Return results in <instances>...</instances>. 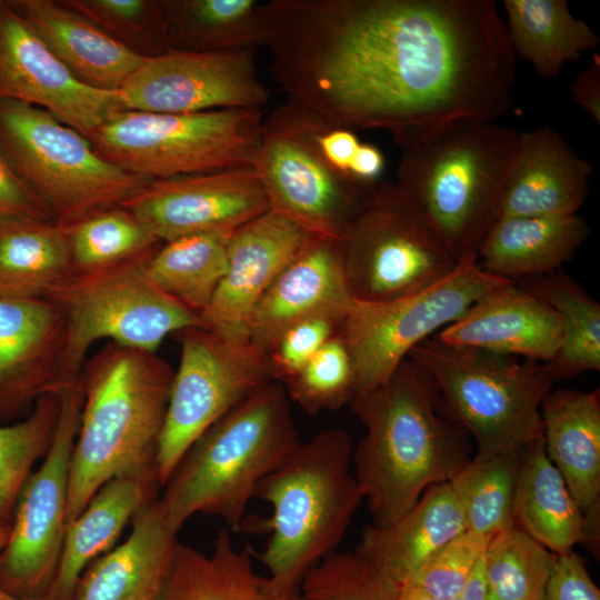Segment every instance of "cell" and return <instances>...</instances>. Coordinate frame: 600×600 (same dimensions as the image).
Masks as SVG:
<instances>
[{
	"mask_svg": "<svg viewBox=\"0 0 600 600\" xmlns=\"http://www.w3.org/2000/svg\"><path fill=\"white\" fill-rule=\"evenodd\" d=\"M142 58L168 52L161 0H58Z\"/></svg>",
	"mask_w": 600,
	"mask_h": 600,
	"instance_id": "obj_41",
	"label": "cell"
},
{
	"mask_svg": "<svg viewBox=\"0 0 600 600\" xmlns=\"http://www.w3.org/2000/svg\"><path fill=\"white\" fill-rule=\"evenodd\" d=\"M351 301L340 241L312 237L257 304L249 341L269 353L289 328L303 320L327 317L341 321Z\"/></svg>",
	"mask_w": 600,
	"mask_h": 600,
	"instance_id": "obj_21",
	"label": "cell"
},
{
	"mask_svg": "<svg viewBox=\"0 0 600 600\" xmlns=\"http://www.w3.org/2000/svg\"><path fill=\"white\" fill-rule=\"evenodd\" d=\"M556 558L516 528L498 532L483 552L489 600H542Z\"/></svg>",
	"mask_w": 600,
	"mask_h": 600,
	"instance_id": "obj_38",
	"label": "cell"
},
{
	"mask_svg": "<svg viewBox=\"0 0 600 600\" xmlns=\"http://www.w3.org/2000/svg\"><path fill=\"white\" fill-rule=\"evenodd\" d=\"M286 102L331 126L380 129L402 149L513 104L517 57L494 0L263 2Z\"/></svg>",
	"mask_w": 600,
	"mask_h": 600,
	"instance_id": "obj_1",
	"label": "cell"
},
{
	"mask_svg": "<svg viewBox=\"0 0 600 600\" xmlns=\"http://www.w3.org/2000/svg\"><path fill=\"white\" fill-rule=\"evenodd\" d=\"M339 320L320 317L289 328L269 351L273 380L281 384L292 379L336 333Z\"/></svg>",
	"mask_w": 600,
	"mask_h": 600,
	"instance_id": "obj_45",
	"label": "cell"
},
{
	"mask_svg": "<svg viewBox=\"0 0 600 600\" xmlns=\"http://www.w3.org/2000/svg\"><path fill=\"white\" fill-rule=\"evenodd\" d=\"M348 406L366 429L351 462L376 528L397 521L427 488L450 481L474 456L470 433L428 372L409 358Z\"/></svg>",
	"mask_w": 600,
	"mask_h": 600,
	"instance_id": "obj_2",
	"label": "cell"
},
{
	"mask_svg": "<svg viewBox=\"0 0 600 600\" xmlns=\"http://www.w3.org/2000/svg\"><path fill=\"white\" fill-rule=\"evenodd\" d=\"M173 376L157 352L114 342L87 359L80 376L83 400L70 463L68 522L111 478L157 468Z\"/></svg>",
	"mask_w": 600,
	"mask_h": 600,
	"instance_id": "obj_3",
	"label": "cell"
},
{
	"mask_svg": "<svg viewBox=\"0 0 600 600\" xmlns=\"http://www.w3.org/2000/svg\"><path fill=\"white\" fill-rule=\"evenodd\" d=\"M394 589L396 600H437L411 583Z\"/></svg>",
	"mask_w": 600,
	"mask_h": 600,
	"instance_id": "obj_51",
	"label": "cell"
},
{
	"mask_svg": "<svg viewBox=\"0 0 600 600\" xmlns=\"http://www.w3.org/2000/svg\"><path fill=\"white\" fill-rule=\"evenodd\" d=\"M11 219L53 221L48 209L0 150V222Z\"/></svg>",
	"mask_w": 600,
	"mask_h": 600,
	"instance_id": "obj_46",
	"label": "cell"
},
{
	"mask_svg": "<svg viewBox=\"0 0 600 600\" xmlns=\"http://www.w3.org/2000/svg\"><path fill=\"white\" fill-rule=\"evenodd\" d=\"M118 92L124 110L173 114L261 110L269 99L251 50H169L144 58Z\"/></svg>",
	"mask_w": 600,
	"mask_h": 600,
	"instance_id": "obj_16",
	"label": "cell"
},
{
	"mask_svg": "<svg viewBox=\"0 0 600 600\" xmlns=\"http://www.w3.org/2000/svg\"><path fill=\"white\" fill-rule=\"evenodd\" d=\"M284 387L271 381L221 417L180 458L158 501L176 531L194 514L240 531L259 483L300 443Z\"/></svg>",
	"mask_w": 600,
	"mask_h": 600,
	"instance_id": "obj_4",
	"label": "cell"
},
{
	"mask_svg": "<svg viewBox=\"0 0 600 600\" xmlns=\"http://www.w3.org/2000/svg\"><path fill=\"white\" fill-rule=\"evenodd\" d=\"M488 541L466 530L432 554L408 583L437 600H452L467 583Z\"/></svg>",
	"mask_w": 600,
	"mask_h": 600,
	"instance_id": "obj_44",
	"label": "cell"
},
{
	"mask_svg": "<svg viewBox=\"0 0 600 600\" xmlns=\"http://www.w3.org/2000/svg\"><path fill=\"white\" fill-rule=\"evenodd\" d=\"M549 304L561 318L564 341L544 366L559 381L600 370V304L562 271L521 280L519 286Z\"/></svg>",
	"mask_w": 600,
	"mask_h": 600,
	"instance_id": "obj_35",
	"label": "cell"
},
{
	"mask_svg": "<svg viewBox=\"0 0 600 600\" xmlns=\"http://www.w3.org/2000/svg\"><path fill=\"white\" fill-rule=\"evenodd\" d=\"M270 209L313 237L341 241L377 186L360 184L320 156L292 104L278 106L262 122L254 162Z\"/></svg>",
	"mask_w": 600,
	"mask_h": 600,
	"instance_id": "obj_14",
	"label": "cell"
},
{
	"mask_svg": "<svg viewBox=\"0 0 600 600\" xmlns=\"http://www.w3.org/2000/svg\"><path fill=\"white\" fill-rule=\"evenodd\" d=\"M408 358L432 378L476 454L518 450L543 436L540 407L554 381L544 363L428 338Z\"/></svg>",
	"mask_w": 600,
	"mask_h": 600,
	"instance_id": "obj_7",
	"label": "cell"
},
{
	"mask_svg": "<svg viewBox=\"0 0 600 600\" xmlns=\"http://www.w3.org/2000/svg\"><path fill=\"white\" fill-rule=\"evenodd\" d=\"M544 449L584 514L600 510V391L551 390L540 407Z\"/></svg>",
	"mask_w": 600,
	"mask_h": 600,
	"instance_id": "obj_28",
	"label": "cell"
},
{
	"mask_svg": "<svg viewBox=\"0 0 600 600\" xmlns=\"http://www.w3.org/2000/svg\"><path fill=\"white\" fill-rule=\"evenodd\" d=\"M0 100L41 108L88 140L124 110L118 91L78 81L8 0H0Z\"/></svg>",
	"mask_w": 600,
	"mask_h": 600,
	"instance_id": "obj_18",
	"label": "cell"
},
{
	"mask_svg": "<svg viewBox=\"0 0 600 600\" xmlns=\"http://www.w3.org/2000/svg\"><path fill=\"white\" fill-rule=\"evenodd\" d=\"M157 250L111 266L72 271L46 296L67 321L64 373L69 382L80 379L87 353L100 339L157 352L167 336L200 326L198 314L149 277L147 266Z\"/></svg>",
	"mask_w": 600,
	"mask_h": 600,
	"instance_id": "obj_10",
	"label": "cell"
},
{
	"mask_svg": "<svg viewBox=\"0 0 600 600\" xmlns=\"http://www.w3.org/2000/svg\"><path fill=\"white\" fill-rule=\"evenodd\" d=\"M178 334L180 361L157 451L161 488L201 433L274 381L268 353L250 341L228 340L200 326Z\"/></svg>",
	"mask_w": 600,
	"mask_h": 600,
	"instance_id": "obj_13",
	"label": "cell"
},
{
	"mask_svg": "<svg viewBox=\"0 0 600 600\" xmlns=\"http://www.w3.org/2000/svg\"><path fill=\"white\" fill-rule=\"evenodd\" d=\"M300 590L304 600H396L394 587L356 550L324 558Z\"/></svg>",
	"mask_w": 600,
	"mask_h": 600,
	"instance_id": "obj_43",
	"label": "cell"
},
{
	"mask_svg": "<svg viewBox=\"0 0 600 600\" xmlns=\"http://www.w3.org/2000/svg\"><path fill=\"white\" fill-rule=\"evenodd\" d=\"M466 530L458 497L451 482L444 481L427 488L418 502L390 526L368 524L356 551L399 588L432 554Z\"/></svg>",
	"mask_w": 600,
	"mask_h": 600,
	"instance_id": "obj_26",
	"label": "cell"
},
{
	"mask_svg": "<svg viewBox=\"0 0 600 600\" xmlns=\"http://www.w3.org/2000/svg\"><path fill=\"white\" fill-rule=\"evenodd\" d=\"M507 31L516 57L543 78L557 77L566 63L599 44V37L574 18L566 0H503Z\"/></svg>",
	"mask_w": 600,
	"mask_h": 600,
	"instance_id": "obj_34",
	"label": "cell"
},
{
	"mask_svg": "<svg viewBox=\"0 0 600 600\" xmlns=\"http://www.w3.org/2000/svg\"><path fill=\"white\" fill-rule=\"evenodd\" d=\"M592 164L550 126L521 132L501 194L498 219L578 213L589 194Z\"/></svg>",
	"mask_w": 600,
	"mask_h": 600,
	"instance_id": "obj_23",
	"label": "cell"
},
{
	"mask_svg": "<svg viewBox=\"0 0 600 600\" xmlns=\"http://www.w3.org/2000/svg\"><path fill=\"white\" fill-rule=\"evenodd\" d=\"M11 526H0V551L6 547L10 537Z\"/></svg>",
	"mask_w": 600,
	"mask_h": 600,
	"instance_id": "obj_53",
	"label": "cell"
},
{
	"mask_svg": "<svg viewBox=\"0 0 600 600\" xmlns=\"http://www.w3.org/2000/svg\"><path fill=\"white\" fill-rule=\"evenodd\" d=\"M81 83L119 91L144 58L58 0H8Z\"/></svg>",
	"mask_w": 600,
	"mask_h": 600,
	"instance_id": "obj_27",
	"label": "cell"
},
{
	"mask_svg": "<svg viewBox=\"0 0 600 600\" xmlns=\"http://www.w3.org/2000/svg\"><path fill=\"white\" fill-rule=\"evenodd\" d=\"M0 600H47L44 596L41 597H32V598H23L13 596L0 588Z\"/></svg>",
	"mask_w": 600,
	"mask_h": 600,
	"instance_id": "obj_52",
	"label": "cell"
},
{
	"mask_svg": "<svg viewBox=\"0 0 600 600\" xmlns=\"http://www.w3.org/2000/svg\"><path fill=\"white\" fill-rule=\"evenodd\" d=\"M60 409V394H48L26 418L0 424V526L11 524L23 484L51 446Z\"/></svg>",
	"mask_w": 600,
	"mask_h": 600,
	"instance_id": "obj_39",
	"label": "cell"
},
{
	"mask_svg": "<svg viewBox=\"0 0 600 600\" xmlns=\"http://www.w3.org/2000/svg\"><path fill=\"white\" fill-rule=\"evenodd\" d=\"M572 100L592 119L600 122V58L594 54L589 67L581 71L570 87Z\"/></svg>",
	"mask_w": 600,
	"mask_h": 600,
	"instance_id": "obj_48",
	"label": "cell"
},
{
	"mask_svg": "<svg viewBox=\"0 0 600 600\" xmlns=\"http://www.w3.org/2000/svg\"><path fill=\"white\" fill-rule=\"evenodd\" d=\"M232 232L197 233L162 242L148 262L149 277L200 316L226 273Z\"/></svg>",
	"mask_w": 600,
	"mask_h": 600,
	"instance_id": "obj_36",
	"label": "cell"
},
{
	"mask_svg": "<svg viewBox=\"0 0 600 600\" xmlns=\"http://www.w3.org/2000/svg\"><path fill=\"white\" fill-rule=\"evenodd\" d=\"M71 272L63 227L37 219L0 222V297L46 298Z\"/></svg>",
	"mask_w": 600,
	"mask_h": 600,
	"instance_id": "obj_33",
	"label": "cell"
},
{
	"mask_svg": "<svg viewBox=\"0 0 600 600\" xmlns=\"http://www.w3.org/2000/svg\"><path fill=\"white\" fill-rule=\"evenodd\" d=\"M161 7L170 50L221 52L266 44L263 2L161 0Z\"/></svg>",
	"mask_w": 600,
	"mask_h": 600,
	"instance_id": "obj_32",
	"label": "cell"
},
{
	"mask_svg": "<svg viewBox=\"0 0 600 600\" xmlns=\"http://www.w3.org/2000/svg\"><path fill=\"white\" fill-rule=\"evenodd\" d=\"M312 237L271 209L237 228L228 244L226 273L199 316L200 327L228 340L249 341L257 304Z\"/></svg>",
	"mask_w": 600,
	"mask_h": 600,
	"instance_id": "obj_20",
	"label": "cell"
},
{
	"mask_svg": "<svg viewBox=\"0 0 600 600\" xmlns=\"http://www.w3.org/2000/svg\"><path fill=\"white\" fill-rule=\"evenodd\" d=\"M64 229L72 271L119 263L151 252L162 243L122 206L94 212Z\"/></svg>",
	"mask_w": 600,
	"mask_h": 600,
	"instance_id": "obj_40",
	"label": "cell"
},
{
	"mask_svg": "<svg viewBox=\"0 0 600 600\" xmlns=\"http://www.w3.org/2000/svg\"><path fill=\"white\" fill-rule=\"evenodd\" d=\"M0 150L63 228L121 204L150 181L108 162L80 132L23 102L0 100Z\"/></svg>",
	"mask_w": 600,
	"mask_h": 600,
	"instance_id": "obj_9",
	"label": "cell"
},
{
	"mask_svg": "<svg viewBox=\"0 0 600 600\" xmlns=\"http://www.w3.org/2000/svg\"><path fill=\"white\" fill-rule=\"evenodd\" d=\"M384 163V156L378 147L361 142L350 166L349 176L360 184L376 186Z\"/></svg>",
	"mask_w": 600,
	"mask_h": 600,
	"instance_id": "obj_49",
	"label": "cell"
},
{
	"mask_svg": "<svg viewBox=\"0 0 600 600\" xmlns=\"http://www.w3.org/2000/svg\"><path fill=\"white\" fill-rule=\"evenodd\" d=\"M179 546L158 498L149 501L129 537L86 568L72 600H161Z\"/></svg>",
	"mask_w": 600,
	"mask_h": 600,
	"instance_id": "obj_24",
	"label": "cell"
},
{
	"mask_svg": "<svg viewBox=\"0 0 600 600\" xmlns=\"http://www.w3.org/2000/svg\"><path fill=\"white\" fill-rule=\"evenodd\" d=\"M542 600H600L583 559L571 551L556 558Z\"/></svg>",
	"mask_w": 600,
	"mask_h": 600,
	"instance_id": "obj_47",
	"label": "cell"
},
{
	"mask_svg": "<svg viewBox=\"0 0 600 600\" xmlns=\"http://www.w3.org/2000/svg\"><path fill=\"white\" fill-rule=\"evenodd\" d=\"M508 282L486 272L477 254H471L418 292L381 302L352 299L338 333L351 358L354 394L384 383L416 346L459 319L486 292Z\"/></svg>",
	"mask_w": 600,
	"mask_h": 600,
	"instance_id": "obj_12",
	"label": "cell"
},
{
	"mask_svg": "<svg viewBox=\"0 0 600 600\" xmlns=\"http://www.w3.org/2000/svg\"><path fill=\"white\" fill-rule=\"evenodd\" d=\"M436 338L453 347L520 356L546 363L562 347L564 327L549 304L508 282L481 296Z\"/></svg>",
	"mask_w": 600,
	"mask_h": 600,
	"instance_id": "obj_22",
	"label": "cell"
},
{
	"mask_svg": "<svg viewBox=\"0 0 600 600\" xmlns=\"http://www.w3.org/2000/svg\"><path fill=\"white\" fill-rule=\"evenodd\" d=\"M67 321L50 300L0 297V424L26 418L38 400L70 387Z\"/></svg>",
	"mask_w": 600,
	"mask_h": 600,
	"instance_id": "obj_19",
	"label": "cell"
},
{
	"mask_svg": "<svg viewBox=\"0 0 600 600\" xmlns=\"http://www.w3.org/2000/svg\"><path fill=\"white\" fill-rule=\"evenodd\" d=\"M520 136L497 122L463 120L402 149L393 183L458 262L477 254L498 219Z\"/></svg>",
	"mask_w": 600,
	"mask_h": 600,
	"instance_id": "obj_6",
	"label": "cell"
},
{
	"mask_svg": "<svg viewBox=\"0 0 600 600\" xmlns=\"http://www.w3.org/2000/svg\"><path fill=\"white\" fill-rule=\"evenodd\" d=\"M60 397V416L51 446L19 493L10 537L0 551V588L23 598L46 594L68 524L69 472L83 400L81 379Z\"/></svg>",
	"mask_w": 600,
	"mask_h": 600,
	"instance_id": "obj_15",
	"label": "cell"
},
{
	"mask_svg": "<svg viewBox=\"0 0 600 600\" xmlns=\"http://www.w3.org/2000/svg\"><path fill=\"white\" fill-rule=\"evenodd\" d=\"M157 468L127 471L104 482L86 508L68 522L47 600H72L78 580L98 557L112 549L134 514L160 494Z\"/></svg>",
	"mask_w": 600,
	"mask_h": 600,
	"instance_id": "obj_25",
	"label": "cell"
},
{
	"mask_svg": "<svg viewBox=\"0 0 600 600\" xmlns=\"http://www.w3.org/2000/svg\"><path fill=\"white\" fill-rule=\"evenodd\" d=\"M580 214L511 216L497 219L477 251L488 273L516 283L560 271L588 238Z\"/></svg>",
	"mask_w": 600,
	"mask_h": 600,
	"instance_id": "obj_29",
	"label": "cell"
},
{
	"mask_svg": "<svg viewBox=\"0 0 600 600\" xmlns=\"http://www.w3.org/2000/svg\"><path fill=\"white\" fill-rule=\"evenodd\" d=\"M512 520L513 528L558 556L586 541L584 514L549 460L543 436L518 450Z\"/></svg>",
	"mask_w": 600,
	"mask_h": 600,
	"instance_id": "obj_30",
	"label": "cell"
},
{
	"mask_svg": "<svg viewBox=\"0 0 600 600\" xmlns=\"http://www.w3.org/2000/svg\"><path fill=\"white\" fill-rule=\"evenodd\" d=\"M261 110L197 113L123 110L89 138L96 152L147 180L253 167L261 142Z\"/></svg>",
	"mask_w": 600,
	"mask_h": 600,
	"instance_id": "obj_8",
	"label": "cell"
},
{
	"mask_svg": "<svg viewBox=\"0 0 600 600\" xmlns=\"http://www.w3.org/2000/svg\"><path fill=\"white\" fill-rule=\"evenodd\" d=\"M290 401L308 413L333 411L354 396V372L349 351L336 333L306 366L282 384Z\"/></svg>",
	"mask_w": 600,
	"mask_h": 600,
	"instance_id": "obj_42",
	"label": "cell"
},
{
	"mask_svg": "<svg viewBox=\"0 0 600 600\" xmlns=\"http://www.w3.org/2000/svg\"><path fill=\"white\" fill-rule=\"evenodd\" d=\"M250 547L236 548L221 529L210 554L180 543L161 600H304L300 588L283 589L258 573Z\"/></svg>",
	"mask_w": 600,
	"mask_h": 600,
	"instance_id": "obj_31",
	"label": "cell"
},
{
	"mask_svg": "<svg viewBox=\"0 0 600 600\" xmlns=\"http://www.w3.org/2000/svg\"><path fill=\"white\" fill-rule=\"evenodd\" d=\"M353 443L342 429L301 442L258 486L254 498L270 504L257 522L270 534L259 553L269 577L298 589L306 574L336 552L361 502L352 466Z\"/></svg>",
	"mask_w": 600,
	"mask_h": 600,
	"instance_id": "obj_5",
	"label": "cell"
},
{
	"mask_svg": "<svg viewBox=\"0 0 600 600\" xmlns=\"http://www.w3.org/2000/svg\"><path fill=\"white\" fill-rule=\"evenodd\" d=\"M119 206L161 242L232 232L270 210L254 167L150 180Z\"/></svg>",
	"mask_w": 600,
	"mask_h": 600,
	"instance_id": "obj_17",
	"label": "cell"
},
{
	"mask_svg": "<svg viewBox=\"0 0 600 600\" xmlns=\"http://www.w3.org/2000/svg\"><path fill=\"white\" fill-rule=\"evenodd\" d=\"M340 249L349 292L364 302L418 292L458 264L440 236L389 181L377 183Z\"/></svg>",
	"mask_w": 600,
	"mask_h": 600,
	"instance_id": "obj_11",
	"label": "cell"
},
{
	"mask_svg": "<svg viewBox=\"0 0 600 600\" xmlns=\"http://www.w3.org/2000/svg\"><path fill=\"white\" fill-rule=\"evenodd\" d=\"M518 450L494 454L474 453L471 461L450 480L468 531L489 540L498 532L513 528Z\"/></svg>",
	"mask_w": 600,
	"mask_h": 600,
	"instance_id": "obj_37",
	"label": "cell"
},
{
	"mask_svg": "<svg viewBox=\"0 0 600 600\" xmlns=\"http://www.w3.org/2000/svg\"><path fill=\"white\" fill-rule=\"evenodd\" d=\"M452 600H489L483 570V556L462 590Z\"/></svg>",
	"mask_w": 600,
	"mask_h": 600,
	"instance_id": "obj_50",
	"label": "cell"
}]
</instances>
